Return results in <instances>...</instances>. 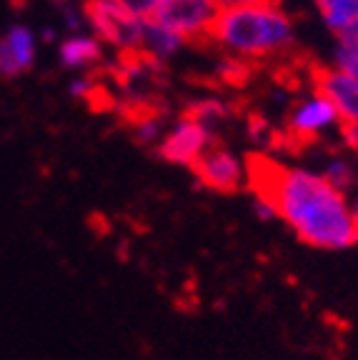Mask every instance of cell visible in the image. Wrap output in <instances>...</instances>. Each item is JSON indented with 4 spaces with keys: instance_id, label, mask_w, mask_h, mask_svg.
<instances>
[{
    "instance_id": "1",
    "label": "cell",
    "mask_w": 358,
    "mask_h": 360,
    "mask_svg": "<svg viewBox=\"0 0 358 360\" xmlns=\"http://www.w3.org/2000/svg\"><path fill=\"white\" fill-rule=\"evenodd\" d=\"M246 170L256 198L268 200L306 245L343 250L358 243L356 213L323 175L283 168L261 153L246 155Z\"/></svg>"
},
{
    "instance_id": "2",
    "label": "cell",
    "mask_w": 358,
    "mask_h": 360,
    "mask_svg": "<svg viewBox=\"0 0 358 360\" xmlns=\"http://www.w3.org/2000/svg\"><path fill=\"white\" fill-rule=\"evenodd\" d=\"M211 40L243 58L264 63L291 48L293 25L280 8V0H256L221 8L211 25Z\"/></svg>"
},
{
    "instance_id": "3",
    "label": "cell",
    "mask_w": 358,
    "mask_h": 360,
    "mask_svg": "<svg viewBox=\"0 0 358 360\" xmlns=\"http://www.w3.org/2000/svg\"><path fill=\"white\" fill-rule=\"evenodd\" d=\"M218 11V0H158L148 20L168 28L183 43L211 48V25Z\"/></svg>"
},
{
    "instance_id": "4",
    "label": "cell",
    "mask_w": 358,
    "mask_h": 360,
    "mask_svg": "<svg viewBox=\"0 0 358 360\" xmlns=\"http://www.w3.org/2000/svg\"><path fill=\"white\" fill-rule=\"evenodd\" d=\"M83 15L106 43L118 48L143 43V18L135 15L121 0H85Z\"/></svg>"
},
{
    "instance_id": "5",
    "label": "cell",
    "mask_w": 358,
    "mask_h": 360,
    "mask_svg": "<svg viewBox=\"0 0 358 360\" xmlns=\"http://www.w3.org/2000/svg\"><path fill=\"white\" fill-rule=\"evenodd\" d=\"M306 75L316 96H323L326 101L333 103L341 123L358 125V75L333 70L314 58H308Z\"/></svg>"
},
{
    "instance_id": "6",
    "label": "cell",
    "mask_w": 358,
    "mask_h": 360,
    "mask_svg": "<svg viewBox=\"0 0 358 360\" xmlns=\"http://www.w3.org/2000/svg\"><path fill=\"white\" fill-rule=\"evenodd\" d=\"M188 168L193 170V175L201 180L203 186L216 193L230 195V193H235L241 188V180H243L241 163H238L228 150L216 146V141H213Z\"/></svg>"
},
{
    "instance_id": "7",
    "label": "cell",
    "mask_w": 358,
    "mask_h": 360,
    "mask_svg": "<svg viewBox=\"0 0 358 360\" xmlns=\"http://www.w3.org/2000/svg\"><path fill=\"white\" fill-rule=\"evenodd\" d=\"M213 143L208 128H203L201 123L188 118H180V125L163 138L161 148H158V155L168 163H183L190 165Z\"/></svg>"
},
{
    "instance_id": "8",
    "label": "cell",
    "mask_w": 358,
    "mask_h": 360,
    "mask_svg": "<svg viewBox=\"0 0 358 360\" xmlns=\"http://www.w3.org/2000/svg\"><path fill=\"white\" fill-rule=\"evenodd\" d=\"M58 56L66 68H90L95 63H101L103 51L101 43L90 35H70L61 43Z\"/></svg>"
},
{
    "instance_id": "9",
    "label": "cell",
    "mask_w": 358,
    "mask_h": 360,
    "mask_svg": "<svg viewBox=\"0 0 358 360\" xmlns=\"http://www.w3.org/2000/svg\"><path fill=\"white\" fill-rule=\"evenodd\" d=\"M258 68H261V63L251 60V58H243V56L226 58L218 65V70H216V78L208 85L218 83V85H226V88H246V85L256 78Z\"/></svg>"
},
{
    "instance_id": "10",
    "label": "cell",
    "mask_w": 358,
    "mask_h": 360,
    "mask_svg": "<svg viewBox=\"0 0 358 360\" xmlns=\"http://www.w3.org/2000/svg\"><path fill=\"white\" fill-rule=\"evenodd\" d=\"M6 38L8 48H11L13 58H16L18 68H20V73L30 70L35 63V51H38V40H35V33L28 28V25H11V28L3 33Z\"/></svg>"
},
{
    "instance_id": "11",
    "label": "cell",
    "mask_w": 358,
    "mask_h": 360,
    "mask_svg": "<svg viewBox=\"0 0 358 360\" xmlns=\"http://www.w3.org/2000/svg\"><path fill=\"white\" fill-rule=\"evenodd\" d=\"M180 43H183V40H180L175 33H171L168 28H163V25H158V22L143 18V43L140 45H146L148 51H153L158 58L171 56Z\"/></svg>"
},
{
    "instance_id": "12",
    "label": "cell",
    "mask_w": 358,
    "mask_h": 360,
    "mask_svg": "<svg viewBox=\"0 0 358 360\" xmlns=\"http://www.w3.org/2000/svg\"><path fill=\"white\" fill-rule=\"evenodd\" d=\"M338 65L351 75H358V18L338 28Z\"/></svg>"
},
{
    "instance_id": "13",
    "label": "cell",
    "mask_w": 358,
    "mask_h": 360,
    "mask_svg": "<svg viewBox=\"0 0 358 360\" xmlns=\"http://www.w3.org/2000/svg\"><path fill=\"white\" fill-rule=\"evenodd\" d=\"M230 115V108L221 101H201V103H190L188 108H183L180 118L196 120L203 128H211V125L221 123Z\"/></svg>"
},
{
    "instance_id": "14",
    "label": "cell",
    "mask_w": 358,
    "mask_h": 360,
    "mask_svg": "<svg viewBox=\"0 0 358 360\" xmlns=\"http://www.w3.org/2000/svg\"><path fill=\"white\" fill-rule=\"evenodd\" d=\"M323 20L338 30L358 18V0H316Z\"/></svg>"
},
{
    "instance_id": "15",
    "label": "cell",
    "mask_w": 358,
    "mask_h": 360,
    "mask_svg": "<svg viewBox=\"0 0 358 360\" xmlns=\"http://www.w3.org/2000/svg\"><path fill=\"white\" fill-rule=\"evenodd\" d=\"M323 178L328 180L331 186H336L338 191H343V188H348L353 183V170L348 168L346 163H341V160H336V163H331L328 168H326Z\"/></svg>"
},
{
    "instance_id": "16",
    "label": "cell",
    "mask_w": 358,
    "mask_h": 360,
    "mask_svg": "<svg viewBox=\"0 0 358 360\" xmlns=\"http://www.w3.org/2000/svg\"><path fill=\"white\" fill-rule=\"evenodd\" d=\"M18 75H20V68H18L6 38L0 35V78H18Z\"/></svg>"
},
{
    "instance_id": "17",
    "label": "cell",
    "mask_w": 358,
    "mask_h": 360,
    "mask_svg": "<svg viewBox=\"0 0 358 360\" xmlns=\"http://www.w3.org/2000/svg\"><path fill=\"white\" fill-rule=\"evenodd\" d=\"M125 8H130V11L135 13V15L140 18H148L153 13V8H156L158 0H121Z\"/></svg>"
},
{
    "instance_id": "18",
    "label": "cell",
    "mask_w": 358,
    "mask_h": 360,
    "mask_svg": "<svg viewBox=\"0 0 358 360\" xmlns=\"http://www.w3.org/2000/svg\"><path fill=\"white\" fill-rule=\"evenodd\" d=\"M253 210H256L258 218L266 220V223H268V220H276V218H278V213H276V208H273V205H271L268 200H264V198H256V202H253Z\"/></svg>"
},
{
    "instance_id": "19",
    "label": "cell",
    "mask_w": 358,
    "mask_h": 360,
    "mask_svg": "<svg viewBox=\"0 0 358 360\" xmlns=\"http://www.w3.org/2000/svg\"><path fill=\"white\" fill-rule=\"evenodd\" d=\"M248 133H251V138H264L266 133V120L261 115H256V112L248 115Z\"/></svg>"
},
{
    "instance_id": "20",
    "label": "cell",
    "mask_w": 358,
    "mask_h": 360,
    "mask_svg": "<svg viewBox=\"0 0 358 360\" xmlns=\"http://www.w3.org/2000/svg\"><path fill=\"white\" fill-rule=\"evenodd\" d=\"M243 3H256V0H218L221 8H226V6H243Z\"/></svg>"
},
{
    "instance_id": "21",
    "label": "cell",
    "mask_w": 358,
    "mask_h": 360,
    "mask_svg": "<svg viewBox=\"0 0 358 360\" xmlns=\"http://www.w3.org/2000/svg\"><path fill=\"white\" fill-rule=\"evenodd\" d=\"M353 213H356V218H358V202H356V205H353Z\"/></svg>"
}]
</instances>
